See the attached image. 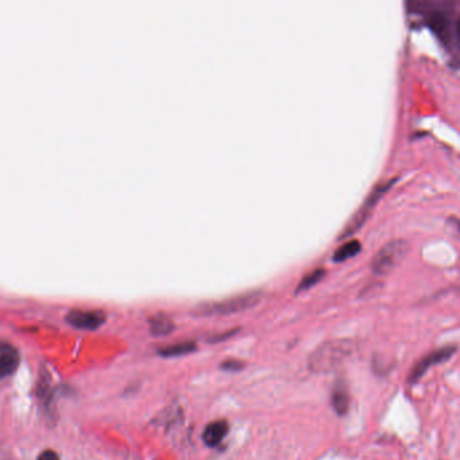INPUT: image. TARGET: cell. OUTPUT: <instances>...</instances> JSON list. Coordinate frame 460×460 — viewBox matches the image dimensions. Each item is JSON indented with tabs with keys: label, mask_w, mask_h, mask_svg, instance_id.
Returning a JSON list of instances; mask_svg holds the SVG:
<instances>
[{
	"label": "cell",
	"mask_w": 460,
	"mask_h": 460,
	"mask_svg": "<svg viewBox=\"0 0 460 460\" xmlns=\"http://www.w3.org/2000/svg\"><path fill=\"white\" fill-rule=\"evenodd\" d=\"M356 351L353 340H329L319 346L309 356L308 366L316 374H327L340 368Z\"/></svg>",
	"instance_id": "obj_1"
},
{
	"label": "cell",
	"mask_w": 460,
	"mask_h": 460,
	"mask_svg": "<svg viewBox=\"0 0 460 460\" xmlns=\"http://www.w3.org/2000/svg\"><path fill=\"white\" fill-rule=\"evenodd\" d=\"M262 296L263 294L261 291H247V293H242V294L234 296V297L222 300V301L201 304L198 307V312L202 316L232 315V313L245 312V310L258 305L262 300Z\"/></svg>",
	"instance_id": "obj_2"
},
{
	"label": "cell",
	"mask_w": 460,
	"mask_h": 460,
	"mask_svg": "<svg viewBox=\"0 0 460 460\" xmlns=\"http://www.w3.org/2000/svg\"><path fill=\"white\" fill-rule=\"evenodd\" d=\"M408 248H409V245L404 239L390 241L389 243L382 246L381 250L373 257V261H371L373 272L380 276L387 274L405 257V254L408 253Z\"/></svg>",
	"instance_id": "obj_3"
},
{
	"label": "cell",
	"mask_w": 460,
	"mask_h": 460,
	"mask_svg": "<svg viewBox=\"0 0 460 460\" xmlns=\"http://www.w3.org/2000/svg\"><path fill=\"white\" fill-rule=\"evenodd\" d=\"M396 180H390V181H384V183H380L377 185L370 193H368V198L365 200V202L361 205V208L355 212L351 222L347 224L346 230L344 232L340 235V238H349L353 234H355L356 231L359 230L363 223L368 220V216L371 215V211L375 208V204L378 202V200L381 199L384 196L385 193L387 192V189L393 185Z\"/></svg>",
	"instance_id": "obj_4"
},
{
	"label": "cell",
	"mask_w": 460,
	"mask_h": 460,
	"mask_svg": "<svg viewBox=\"0 0 460 460\" xmlns=\"http://www.w3.org/2000/svg\"><path fill=\"white\" fill-rule=\"evenodd\" d=\"M72 327L83 331H95L106 322V313L99 309H72L65 316Z\"/></svg>",
	"instance_id": "obj_5"
},
{
	"label": "cell",
	"mask_w": 460,
	"mask_h": 460,
	"mask_svg": "<svg viewBox=\"0 0 460 460\" xmlns=\"http://www.w3.org/2000/svg\"><path fill=\"white\" fill-rule=\"evenodd\" d=\"M456 353V346H448V347H443V349H439L433 353H428L427 356H424L421 361H418L416 363L412 373H411V377H409V382L411 384H417L421 377L430 370L432 366H436L439 363H443L445 361L451 359L454 355Z\"/></svg>",
	"instance_id": "obj_6"
},
{
	"label": "cell",
	"mask_w": 460,
	"mask_h": 460,
	"mask_svg": "<svg viewBox=\"0 0 460 460\" xmlns=\"http://www.w3.org/2000/svg\"><path fill=\"white\" fill-rule=\"evenodd\" d=\"M20 362V355L14 346L0 341V381L13 375Z\"/></svg>",
	"instance_id": "obj_7"
},
{
	"label": "cell",
	"mask_w": 460,
	"mask_h": 460,
	"mask_svg": "<svg viewBox=\"0 0 460 460\" xmlns=\"http://www.w3.org/2000/svg\"><path fill=\"white\" fill-rule=\"evenodd\" d=\"M428 25L430 29L437 34V37L444 42H451V25L447 14L440 10H432L428 14Z\"/></svg>",
	"instance_id": "obj_8"
},
{
	"label": "cell",
	"mask_w": 460,
	"mask_h": 460,
	"mask_svg": "<svg viewBox=\"0 0 460 460\" xmlns=\"http://www.w3.org/2000/svg\"><path fill=\"white\" fill-rule=\"evenodd\" d=\"M229 430H230V425L226 420H217L205 427V430L202 432V440L208 447L214 448L226 439Z\"/></svg>",
	"instance_id": "obj_9"
},
{
	"label": "cell",
	"mask_w": 460,
	"mask_h": 460,
	"mask_svg": "<svg viewBox=\"0 0 460 460\" xmlns=\"http://www.w3.org/2000/svg\"><path fill=\"white\" fill-rule=\"evenodd\" d=\"M332 406L339 416H344L350 408V394L346 385L339 382L332 393Z\"/></svg>",
	"instance_id": "obj_10"
},
{
	"label": "cell",
	"mask_w": 460,
	"mask_h": 460,
	"mask_svg": "<svg viewBox=\"0 0 460 460\" xmlns=\"http://www.w3.org/2000/svg\"><path fill=\"white\" fill-rule=\"evenodd\" d=\"M198 349L196 343L193 341H181L176 344H170L158 349V353L165 358H174V356H183L186 353H195Z\"/></svg>",
	"instance_id": "obj_11"
},
{
	"label": "cell",
	"mask_w": 460,
	"mask_h": 460,
	"mask_svg": "<svg viewBox=\"0 0 460 460\" xmlns=\"http://www.w3.org/2000/svg\"><path fill=\"white\" fill-rule=\"evenodd\" d=\"M149 322H150L152 334L155 337H165L170 334L174 328V324L171 322V319L167 315H155L149 320Z\"/></svg>",
	"instance_id": "obj_12"
},
{
	"label": "cell",
	"mask_w": 460,
	"mask_h": 460,
	"mask_svg": "<svg viewBox=\"0 0 460 460\" xmlns=\"http://www.w3.org/2000/svg\"><path fill=\"white\" fill-rule=\"evenodd\" d=\"M361 248H362V246H361L359 241H355V239L349 241V242L340 246L338 250L335 251L334 261L343 262L349 260V258H353L361 251Z\"/></svg>",
	"instance_id": "obj_13"
},
{
	"label": "cell",
	"mask_w": 460,
	"mask_h": 460,
	"mask_svg": "<svg viewBox=\"0 0 460 460\" xmlns=\"http://www.w3.org/2000/svg\"><path fill=\"white\" fill-rule=\"evenodd\" d=\"M324 276H325V270L324 269H320V267L319 269H315L313 272H310L309 274H307V276L301 279V282L298 284L296 291L300 293V291H308V289L313 288L316 284H319L322 281Z\"/></svg>",
	"instance_id": "obj_14"
},
{
	"label": "cell",
	"mask_w": 460,
	"mask_h": 460,
	"mask_svg": "<svg viewBox=\"0 0 460 460\" xmlns=\"http://www.w3.org/2000/svg\"><path fill=\"white\" fill-rule=\"evenodd\" d=\"M220 368L226 371H239L245 368V363L242 361H235V359H230V361H224Z\"/></svg>",
	"instance_id": "obj_15"
},
{
	"label": "cell",
	"mask_w": 460,
	"mask_h": 460,
	"mask_svg": "<svg viewBox=\"0 0 460 460\" xmlns=\"http://www.w3.org/2000/svg\"><path fill=\"white\" fill-rule=\"evenodd\" d=\"M37 460H61V459H60V456H59V454H57V452H54V451H52V449H47V451H44V452H41V454H40V456H38V459Z\"/></svg>",
	"instance_id": "obj_16"
},
{
	"label": "cell",
	"mask_w": 460,
	"mask_h": 460,
	"mask_svg": "<svg viewBox=\"0 0 460 460\" xmlns=\"http://www.w3.org/2000/svg\"><path fill=\"white\" fill-rule=\"evenodd\" d=\"M235 334H236V331H229V332H226V334H220L219 337L211 338L210 341H222V340H224V339H229L230 337H232V335H235Z\"/></svg>",
	"instance_id": "obj_17"
}]
</instances>
